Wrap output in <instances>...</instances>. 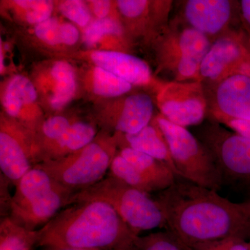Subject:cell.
I'll list each match as a JSON object with an SVG mask.
<instances>
[{
  "mask_svg": "<svg viewBox=\"0 0 250 250\" xmlns=\"http://www.w3.org/2000/svg\"><path fill=\"white\" fill-rule=\"evenodd\" d=\"M155 119L168 144L179 177L218 192L223 187V179L203 143L187 128L171 123L162 115Z\"/></svg>",
  "mask_w": 250,
  "mask_h": 250,
  "instance_id": "cell-7",
  "label": "cell"
},
{
  "mask_svg": "<svg viewBox=\"0 0 250 250\" xmlns=\"http://www.w3.org/2000/svg\"><path fill=\"white\" fill-rule=\"evenodd\" d=\"M109 174L129 187L146 193L161 191L159 187L152 180L128 162L119 153L113 159Z\"/></svg>",
  "mask_w": 250,
  "mask_h": 250,
  "instance_id": "cell-22",
  "label": "cell"
},
{
  "mask_svg": "<svg viewBox=\"0 0 250 250\" xmlns=\"http://www.w3.org/2000/svg\"><path fill=\"white\" fill-rule=\"evenodd\" d=\"M238 205L243 213L250 218V196L246 201L238 203Z\"/></svg>",
  "mask_w": 250,
  "mask_h": 250,
  "instance_id": "cell-35",
  "label": "cell"
},
{
  "mask_svg": "<svg viewBox=\"0 0 250 250\" xmlns=\"http://www.w3.org/2000/svg\"><path fill=\"white\" fill-rule=\"evenodd\" d=\"M193 250H250V242L240 237H228L190 247Z\"/></svg>",
  "mask_w": 250,
  "mask_h": 250,
  "instance_id": "cell-28",
  "label": "cell"
},
{
  "mask_svg": "<svg viewBox=\"0 0 250 250\" xmlns=\"http://www.w3.org/2000/svg\"><path fill=\"white\" fill-rule=\"evenodd\" d=\"M36 248L138 250V235L106 202L88 201L68 206L38 229Z\"/></svg>",
  "mask_w": 250,
  "mask_h": 250,
  "instance_id": "cell-2",
  "label": "cell"
},
{
  "mask_svg": "<svg viewBox=\"0 0 250 250\" xmlns=\"http://www.w3.org/2000/svg\"><path fill=\"white\" fill-rule=\"evenodd\" d=\"M40 250H87V249H74V248H54V247H43L41 248Z\"/></svg>",
  "mask_w": 250,
  "mask_h": 250,
  "instance_id": "cell-36",
  "label": "cell"
},
{
  "mask_svg": "<svg viewBox=\"0 0 250 250\" xmlns=\"http://www.w3.org/2000/svg\"><path fill=\"white\" fill-rule=\"evenodd\" d=\"M237 75L250 77V47L248 35L234 30L213 41L202 61L199 82L211 86Z\"/></svg>",
  "mask_w": 250,
  "mask_h": 250,
  "instance_id": "cell-9",
  "label": "cell"
},
{
  "mask_svg": "<svg viewBox=\"0 0 250 250\" xmlns=\"http://www.w3.org/2000/svg\"><path fill=\"white\" fill-rule=\"evenodd\" d=\"M154 43L159 70L168 82H190L199 81L202 61L213 41L175 19Z\"/></svg>",
  "mask_w": 250,
  "mask_h": 250,
  "instance_id": "cell-5",
  "label": "cell"
},
{
  "mask_svg": "<svg viewBox=\"0 0 250 250\" xmlns=\"http://www.w3.org/2000/svg\"><path fill=\"white\" fill-rule=\"evenodd\" d=\"M88 201L107 203L138 236L142 231L166 228L165 216L155 198L110 174L95 185L75 192L68 206Z\"/></svg>",
  "mask_w": 250,
  "mask_h": 250,
  "instance_id": "cell-3",
  "label": "cell"
},
{
  "mask_svg": "<svg viewBox=\"0 0 250 250\" xmlns=\"http://www.w3.org/2000/svg\"><path fill=\"white\" fill-rule=\"evenodd\" d=\"M61 24L58 20L50 18L47 21L36 24L35 34L39 39L49 45L62 44L61 42Z\"/></svg>",
  "mask_w": 250,
  "mask_h": 250,
  "instance_id": "cell-29",
  "label": "cell"
},
{
  "mask_svg": "<svg viewBox=\"0 0 250 250\" xmlns=\"http://www.w3.org/2000/svg\"><path fill=\"white\" fill-rule=\"evenodd\" d=\"M123 27L118 21L111 18L98 19L90 23L83 33V41L87 46L96 45L104 36H122Z\"/></svg>",
  "mask_w": 250,
  "mask_h": 250,
  "instance_id": "cell-24",
  "label": "cell"
},
{
  "mask_svg": "<svg viewBox=\"0 0 250 250\" xmlns=\"http://www.w3.org/2000/svg\"><path fill=\"white\" fill-rule=\"evenodd\" d=\"M167 231L192 247L228 237L250 238V218L238 203L218 192L188 182H177L156 197Z\"/></svg>",
  "mask_w": 250,
  "mask_h": 250,
  "instance_id": "cell-1",
  "label": "cell"
},
{
  "mask_svg": "<svg viewBox=\"0 0 250 250\" xmlns=\"http://www.w3.org/2000/svg\"><path fill=\"white\" fill-rule=\"evenodd\" d=\"M114 139L116 144L119 145L121 149L131 148L138 152L152 156L168 167L177 177H179L178 172L171 156L168 144L156 123L155 118L152 120L150 124L139 132L134 134L116 133Z\"/></svg>",
  "mask_w": 250,
  "mask_h": 250,
  "instance_id": "cell-15",
  "label": "cell"
},
{
  "mask_svg": "<svg viewBox=\"0 0 250 250\" xmlns=\"http://www.w3.org/2000/svg\"><path fill=\"white\" fill-rule=\"evenodd\" d=\"M221 174L223 184L250 188V139L210 121L199 130Z\"/></svg>",
  "mask_w": 250,
  "mask_h": 250,
  "instance_id": "cell-8",
  "label": "cell"
},
{
  "mask_svg": "<svg viewBox=\"0 0 250 250\" xmlns=\"http://www.w3.org/2000/svg\"><path fill=\"white\" fill-rule=\"evenodd\" d=\"M222 125H225L229 129L250 139V122L231 120L224 122Z\"/></svg>",
  "mask_w": 250,
  "mask_h": 250,
  "instance_id": "cell-33",
  "label": "cell"
},
{
  "mask_svg": "<svg viewBox=\"0 0 250 250\" xmlns=\"http://www.w3.org/2000/svg\"><path fill=\"white\" fill-rule=\"evenodd\" d=\"M153 113L154 103L149 95L133 94L122 101L119 109L107 124L116 133L134 134L150 124Z\"/></svg>",
  "mask_w": 250,
  "mask_h": 250,
  "instance_id": "cell-16",
  "label": "cell"
},
{
  "mask_svg": "<svg viewBox=\"0 0 250 250\" xmlns=\"http://www.w3.org/2000/svg\"><path fill=\"white\" fill-rule=\"evenodd\" d=\"M40 163L35 135L24 126L3 121L0 131V168L9 184L18 182Z\"/></svg>",
  "mask_w": 250,
  "mask_h": 250,
  "instance_id": "cell-11",
  "label": "cell"
},
{
  "mask_svg": "<svg viewBox=\"0 0 250 250\" xmlns=\"http://www.w3.org/2000/svg\"><path fill=\"white\" fill-rule=\"evenodd\" d=\"M95 65L111 72L132 85H146L153 81L150 67L139 57L118 51H95L91 54Z\"/></svg>",
  "mask_w": 250,
  "mask_h": 250,
  "instance_id": "cell-14",
  "label": "cell"
},
{
  "mask_svg": "<svg viewBox=\"0 0 250 250\" xmlns=\"http://www.w3.org/2000/svg\"><path fill=\"white\" fill-rule=\"evenodd\" d=\"M54 86L49 103L54 110H61L73 98L76 91V80L73 67L65 62H57L51 70Z\"/></svg>",
  "mask_w": 250,
  "mask_h": 250,
  "instance_id": "cell-21",
  "label": "cell"
},
{
  "mask_svg": "<svg viewBox=\"0 0 250 250\" xmlns=\"http://www.w3.org/2000/svg\"><path fill=\"white\" fill-rule=\"evenodd\" d=\"M205 90L207 116L211 121L219 124L231 120L250 122V77L233 75Z\"/></svg>",
  "mask_w": 250,
  "mask_h": 250,
  "instance_id": "cell-12",
  "label": "cell"
},
{
  "mask_svg": "<svg viewBox=\"0 0 250 250\" xmlns=\"http://www.w3.org/2000/svg\"></svg>",
  "mask_w": 250,
  "mask_h": 250,
  "instance_id": "cell-40",
  "label": "cell"
},
{
  "mask_svg": "<svg viewBox=\"0 0 250 250\" xmlns=\"http://www.w3.org/2000/svg\"><path fill=\"white\" fill-rule=\"evenodd\" d=\"M238 15L248 35H250V0L238 1Z\"/></svg>",
  "mask_w": 250,
  "mask_h": 250,
  "instance_id": "cell-32",
  "label": "cell"
},
{
  "mask_svg": "<svg viewBox=\"0 0 250 250\" xmlns=\"http://www.w3.org/2000/svg\"><path fill=\"white\" fill-rule=\"evenodd\" d=\"M133 85L111 72L96 66L93 75V90L100 96L115 98L127 93Z\"/></svg>",
  "mask_w": 250,
  "mask_h": 250,
  "instance_id": "cell-23",
  "label": "cell"
},
{
  "mask_svg": "<svg viewBox=\"0 0 250 250\" xmlns=\"http://www.w3.org/2000/svg\"><path fill=\"white\" fill-rule=\"evenodd\" d=\"M94 14L98 18V19L106 18L111 9V2L104 0H98L92 1Z\"/></svg>",
  "mask_w": 250,
  "mask_h": 250,
  "instance_id": "cell-34",
  "label": "cell"
},
{
  "mask_svg": "<svg viewBox=\"0 0 250 250\" xmlns=\"http://www.w3.org/2000/svg\"><path fill=\"white\" fill-rule=\"evenodd\" d=\"M136 246L138 250H184L181 243L169 231L139 236Z\"/></svg>",
  "mask_w": 250,
  "mask_h": 250,
  "instance_id": "cell-25",
  "label": "cell"
},
{
  "mask_svg": "<svg viewBox=\"0 0 250 250\" xmlns=\"http://www.w3.org/2000/svg\"><path fill=\"white\" fill-rule=\"evenodd\" d=\"M38 230L32 231L15 222L9 215L0 223V250H31L37 247Z\"/></svg>",
  "mask_w": 250,
  "mask_h": 250,
  "instance_id": "cell-20",
  "label": "cell"
},
{
  "mask_svg": "<svg viewBox=\"0 0 250 250\" xmlns=\"http://www.w3.org/2000/svg\"><path fill=\"white\" fill-rule=\"evenodd\" d=\"M238 1L230 0H187L182 7L181 22L200 31L212 41L234 31L231 29Z\"/></svg>",
  "mask_w": 250,
  "mask_h": 250,
  "instance_id": "cell-13",
  "label": "cell"
},
{
  "mask_svg": "<svg viewBox=\"0 0 250 250\" xmlns=\"http://www.w3.org/2000/svg\"><path fill=\"white\" fill-rule=\"evenodd\" d=\"M157 103L160 114L183 127L200 125L207 116L205 87L199 81L164 82L158 88Z\"/></svg>",
  "mask_w": 250,
  "mask_h": 250,
  "instance_id": "cell-10",
  "label": "cell"
},
{
  "mask_svg": "<svg viewBox=\"0 0 250 250\" xmlns=\"http://www.w3.org/2000/svg\"><path fill=\"white\" fill-rule=\"evenodd\" d=\"M248 35V34H247ZM248 44H249V46L250 47V35H248Z\"/></svg>",
  "mask_w": 250,
  "mask_h": 250,
  "instance_id": "cell-39",
  "label": "cell"
},
{
  "mask_svg": "<svg viewBox=\"0 0 250 250\" xmlns=\"http://www.w3.org/2000/svg\"><path fill=\"white\" fill-rule=\"evenodd\" d=\"M61 42L66 45H73L78 41L80 38L77 28L70 23H62L61 24Z\"/></svg>",
  "mask_w": 250,
  "mask_h": 250,
  "instance_id": "cell-31",
  "label": "cell"
},
{
  "mask_svg": "<svg viewBox=\"0 0 250 250\" xmlns=\"http://www.w3.org/2000/svg\"><path fill=\"white\" fill-rule=\"evenodd\" d=\"M62 14L81 27H84L89 22L90 14L84 3L78 0H67L59 6Z\"/></svg>",
  "mask_w": 250,
  "mask_h": 250,
  "instance_id": "cell-27",
  "label": "cell"
},
{
  "mask_svg": "<svg viewBox=\"0 0 250 250\" xmlns=\"http://www.w3.org/2000/svg\"><path fill=\"white\" fill-rule=\"evenodd\" d=\"M37 99V92L34 84L27 77L16 75L10 81L3 97V106L11 118L21 115L24 105L34 103Z\"/></svg>",
  "mask_w": 250,
  "mask_h": 250,
  "instance_id": "cell-19",
  "label": "cell"
},
{
  "mask_svg": "<svg viewBox=\"0 0 250 250\" xmlns=\"http://www.w3.org/2000/svg\"><path fill=\"white\" fill-rule=\"evenodd\" d=\"M0 57H1V59H0V70H1V72H2L3 69H4V62H3V57H2V46H1V54H0Z\"/></svg>",
  "mask_w": 250,
  "mask_h": 250,
  "instance_id": "cell-37",
  "label": "cell"
},
{
  "mask_svg": "<svg viewBox=\"0 0 250 250\" xmlns=\"http://www.w3.org/2000/svg\"><path fill=\"white\" fill-rule=\"evenodd\" d=\"M95 137L96 130L93 125L83 122H74L59 139L42 150L41 163L70 155L88 146Z\"/></svg>",
  "mask_w": 250,
  "mask_h": 250,
  "instance_id": "cell-17",
  "label": "cell"
},
{
  "mask_svg": "<svg viewBox=\"0 0 250 250\" xmlns=\"http://www.w3.org/2000/svg\"><path fill=\"white\" fill-rule=\"evenodd\" d=\"M147 0H120L117 1V6L120 13L126 20L137 17L147 7Z\"/></svg>",
  "mask_w": 250,
  "mask_h": 250,
  "instance_id": "cell-30",
  "label": "cell"
},
{
  "mask_svg": "<svg viewBox=\"0 0 250 250\" xmlns=\"http://www.w3.org/2000/svg\"><path fill=\"white\" fill-rule=\"evenodd\" d=\"M179 243H180V242H179ZM180 243L181 245H182V248H183L184 250H193L192 249V248H190V247L186 246V245L183 244V243Z\"/></svg>",
  "mask_w": 250,
  "mask_h": 250,
  "instance_id": "cell-38",
  "label": "cell"
},
{
  "mask_svg": "<svg viewBox=\"0 0 250 250\" xmlns=\"http://www.w3.org/2000/svg\"><path fill=\"white\" fill-rule=\"evenodd\" d=\"M19 7L25 10V19L30 24H39L50 18L53 2L47 0H20L15 1Z\"/></svg>",
  "mask_w": 250,
  "mask_h": 250,
  "instance_id": "cell-26",
  "label": "cell"
},
{
  "mask_svg": "<svg viewBox=\"0 0 250 250\" xmlns=\"http://www.w3.org/2000/svg\"><path fill=\"white\" fill-rule=\"evenodd\" d=\"M114 137L97 136L90 144L70 155L44 161L41 167L73 192L92 187L104 178L116 156Z\"/></svg>",
  "mask_w": 250,
  "mask_h": 250,
  "instance_id": "cell-6",
  "label": "cell"
},
{
  "mask_svg": "<svg viewBox=\"0 0 250 250\" xmlns=\"http://www.w3.org/2000/svg\"><path fill=\"white\" fill-rule=\"evenodd\" d=\"M9 216L27 229H39L68 206L71 191L34 166L15 186Z\"/></svg>",
  "mask_w": 250,
  "mask_h": 250,
  "instance_id": "cell-4",
  "label": "cell"
},
{
  "mask_svg": "<svg viewBox=\"0 0 250 250\" xmlns=\"http://www.w3.org/2000/svg\"><path fill=\"white\" fill-rule=\"evenodd\" d=\"M118 153L152 180L161 191L171 187L177 181V176L168 167L152 156L128 147L122 148Z\"/></svg>",
  "mask_w": 250,
  "mask_h": 250,
  "instance_id": "cell-18",
  "label": "cell"
}]
</instances>
